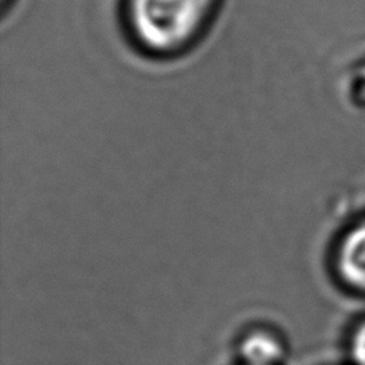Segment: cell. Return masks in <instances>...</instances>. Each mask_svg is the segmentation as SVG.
<instances>
[{
  "label": "cell",
  "mask_w": 365,
  "mask_h": 365,
  "mask_svg": "<svg viewBox=\"0 0 365 365\" xmlns=\"http://www.w3.org/2000/svg\"><path fill=\"white\" fill-rule=\"evenodd\" d=\"M220 0H125L130 36L148 53H181L204 34Z\"/></svg>",
  "instance_id": "1"
},
{
  "label": "cell",
  "mask_w": 365,
  "mask_h": 365,
  "mask_svg": "<svg viewBox=\"0 0 365 365\" xmlns=\"http://www.w3.org/2000/svg\"><path fill=\"white\" fill-rule=\"evenodd\" d=\"M335 264L344 284L365 292V221L344 234L336 249Z\"/></svg>",
  "instance_id": "2"
},
{
  "label": "cell",
  "mask_w": 365,
  "mask_h": 365,
  "mask_svg": "<svg viewBox=\"0 0 365 365\" xmlns=\"http://www.w3.org/2000/svg\"><path fill=\"white\" fill-rule=\"evenodd\" d=\"M239 353L245 365H279L284 359L282 343L268 331L247 335Z\"/></svg>",
  "instance_id": "3"
},
{
  "label": "cell",
  "mask_w": 365,
  "mask_h": 365,
  "mask_svg": "<svg viewBox=\"0 0 365 365\" xmlns=\"http://www.w3.org/2000/svg\"><path fill=\"white\" fill-rule=\"evenodd\" d=\"M349 353L354 365H365V322H362L351 336Z\"/></svg>",
  "instance_id": "4"
},
{
  "label": "cell",
  "mask_w": 365,
  "mask_h": 365,
  "mask_svg": "<svg viewBox=\"0 0 365 365\" xmlns=\"http://www.w3.org/2000/svg\"><path fill=\"white\" fill-rule=\"evenodd\" d=\"M10 2H11V0H2V5H4V6H6V5H9Z\"/></svg>",
  "instance_id": "5"
}]
</instances>
